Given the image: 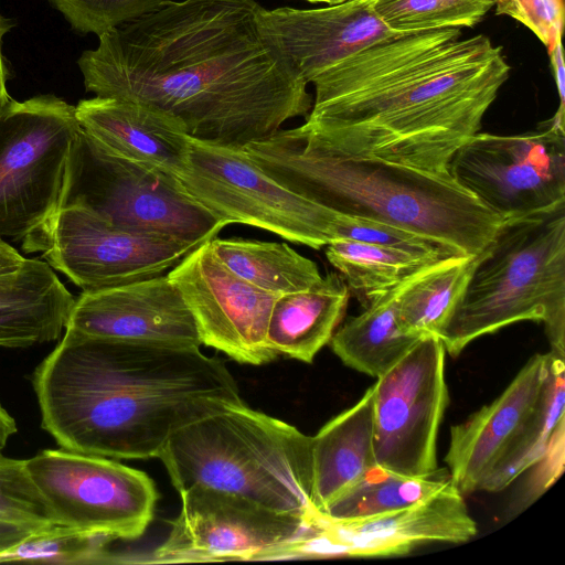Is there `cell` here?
<instances>
[{"label":"cell","mask_w":565,"mask_h":565,"mask_svg":"<svg viewBox=\"0 0 565 565\" xmlns=\"http://www.w3.org/2000/svg\"><path fill=\"white\" fill-rule=\"evenodd\" d=\"M65 331L166 347L202 344L194 319L167 274L83 291L75 299Z\"/></svg>","instance_id":"e0dca14e"},{"label":"cell","mask_w":565,"mask_h":565,"mask_svg":"<svg viewBox=\"0 0 565 565\" xmlns=\"http://www.w3.org/2000/svg\"><path fill=\"white\" fill-rule=\"evenodd\" d=\"M349 297L335 271L306 290L278 296L268 321V345L277 354L311 363L342 321Z\"/></svg>","instance_id":"603a6c76"},{"label":"cell","mask_w":565,"mask_h":565,"mask_svg":"<svg viewBox=\"0 0 565 565\" xmlns=\"http://www.w3.org/2000/svg\"><path fill=\"white\" fill-rule=\"evenodd\" d=\"M18 431L15 419L0 403V452L6 447L10 437Z\"/></svg>","instance_id":"f35d334b"},{"label":"cell","mask_w":565,"mask_h":565,"mask_svg":"<svg viewBox=\"0 0 565 565\" xmlns=\"http://www.w3.org/2000/svg\"><path fill=\"white\" fill-rule=\"evenodd\" d=\"M451 177L491 212L523 217L565 203L564 114L518 135L477 132L451 157Z\"/></svg>","instance_id":"7c38bea8"},{"label":"cell","mask_w":565,"mask_h":565,"mask_svg":"<svg viewBox=\"0 0 565 565\" xmlns=\"http://www.w3.org/2000/svg\"><path fill=\"white\" fill-rule=\"evenodd\" d=\"M200 245L129 231L87 205L73 203L58 207L22 242V249L41 253L54 270L87 291L164 275Z\"/></svg>","instance_id":"30bf717a"},{"label":"cell","mask_w":565,"mask_h":565,"mask_svg":"<svg viewBox=\"0 0 565 565\" xmlns=\"http://www.w3.org/2000/svg\"><path fill=\"white\" fill-rule=\"evenodd\" d=\"M75 106L52 94L0 110V238L24 242L60 207L66 162L81 131Z\"/></svg>","instance_id":"ba28073f"},{"label":"cell","mask_w":565,"mask_h":565,"mask_svg":"<svg viewBox=\"0 0 565 565\" xmlns=\"http://www.w3.org/2000/svg\"><path fill=\"white\" fill-rule=\"evenodd\" d=\"M243 149L275 181L309 201L437 241L463 255L480 254L507 221L449 171L337 152L311 141L299 126L280 128Z\"/></svg>","instance_id":"277c9868"},{"label":"cell","mask_w":565,"mask_h":565,"mask_svg":"<svg viewBox=\"0 0 565 565\" xmlns=\"http://www.w3.org/2000/svg\"><path fill=\"white\" fill-rule=\"evenodd\" d=\"M34 532L38 531L0 520V552L10 548Z\"/></svg>","instance_id":"8d00e7d4"},{"label":"cell","mask_w":565,"mask_h":565,"mask_svg":"<svg viewBox=\"0 0 565 565\" xmlns=\"http://www.w3.org/2000/svg\"><path fill=\"white\" fill-rule=\"evenodd\" d=\"M402 284L372 298L335 330L329 343L347 366L377 379L425 338L399 326L396 297Z\"/></svg>","instance_id":"cb8c5ba5"},{"label":"cell","mask_w":565,"mask_h":565,"mask_svg":"<svg viewBox=\"0 0 565 565\" xmlns=\"http://www.w3.org/2000/svg\"><path fill=\"white\" fill-rule=\"evenodd\" d=\"M41 426L64 449L158 457L184 426L243 404L221 360L179 348L65 331L32 373Z\"/></svg>","instance_id":"3957f363"},{"label":"cell","mask_w":565,"mask_h":565,"mask_svg":"<svg viewBox=\"0 0 565 565\" xmlns=\"http://www.w3.org/2000/svg\"><path fill=\"white\" fill-rule=\"evenodd\" d=\"M553 68L555 83L559 97L558 111L564 113L565 105V67L563 58L562 42H557L551 50L547 51Z\"/></svg>","instance_id":"d590c367"},{"label":"cell","mask_w":565,"mask_h":565,"mask_svg":"<svg viewBox=\"0 0 565 565\" xmlns=\"http://www.w3.org/2000/svg\"><path fill=\"white\" fill-rule=\"evenodd\" d=\"M24 259L14 247L0 238V274L15 269Z\"/></svg>","instance_id":"74e56055"},{"label":"cell","mask_w":565,"mask_h":565,"mask_svg":"<svg viewBox=\"0 0 565 565\" xmlns=\"http://www.w3.org/2000/svg\"><path fill=\"white\" fill-rule=\"evenodd\" d=\"M326 256L349 290L366 303L433 264L451 257L350 239L328 244Z\"/></svg>","instance_id":"4316f807"},{"label":"cell","mask_w":565,"mask_h":565,"mask_svg":"<svg viewBox=\"0 0 565 565\" xmlns=\"http://www.w3.org/2000/svg\"><path fill=\"white\" fill-rule=\"evenodd\" d=\"M74 302L45 260L25 258L0 274V347L26 348L58 339Z\"/></svg>","instance_id":"44dd1931"},{"label":"cell","mask_w":565,"mask_h":565,"mask_svg":"<svg viewBox=\"0 0 565 565\" xmlns=\"http://www.w3.org/2000/svg\"><path fill=\"white\" fill-rule=\"evenodd\" d=\"M25 466L57 525L134 541L153 519L158 491L141 470L64 448L41 450Z\"/></svg>","instance_id":"8fae6325"},{"label":"cell","mask_w":565,"mask_h":565,"mask_svg":"<svg viewBox=\"0 0 565 565\" xmlns=\"http://www.w3.org/2000/svg\"><path fill=\"white\" fill-rule=\"evenodd\" d=\"M554 358L551 351L533 355L495 399L450 428L445 462L462 494L482 490L520 435L546 387Z\"/></svg>","instance_id":"ac0fdd59"},{"label":"cell","mask_w":565,"mask_h":565,"mask_svg":"<svg viewBox=\"0 0 565 565\" xmlns=\"http://www.w3.org/2000/svg\"><path fill=\"white\" fill-rule=\"evenodd\" d=\"M445 347L425 337L373 384L377 466L411 477L439 471L437 435L449 403Z\"/></svg>","instance_id":"4fadbf2b"},{"label":"cell","mask_w":565,"mask_h":565,"mask_svg":"<svg viewBox=\"0 0 565 565\" xmlns=\"http://www.w3.org/2000/svg\"><path fill=\"white\" fill-rule=\"evenodd\" d=\"M495 13L509 15L530 29L551 50L561 41L563 0H495Z\"/></svg>","instance_id":"836d02e7"},{"label":"cell","mask_w":565,"mask_h":565,"mask_svg":"<svg viewBox=\"0 0 565 565\" xmlns=\"http://www.w3.org/2000/svg\"><path fill=\"white\" fill-rule=\"evenodd\" d=\"M449 482V473L444 470L429 477H411L375 465L321 514L334 520L372 518L424 501Z\"/></svg>","instance_id":"83f0119b"},{"label":"cell","mask_w":565,"mask_h":565,"mask_svg":"<svg viewBox=\"0 0 565 565\" xmlns=\"http://www.w3.org/2000/svg\"><path fill=\"white\" fill-rule=\"evenodd\" d=\"M182 504L166 540L145 563L269 561L299 537L310 520L205 486L180 493Z\"/></svg>","instance_id":"5bb4252c"},{"label":"cell","mask_w":565,"mask_h":565,"mask_svg":"<svg viewBox=\"0 0 565 565\" xmlns=\"http://www.w3.org/2000/svg\"><path fill=\"white\" fill-rule=\"evenodd\" d=\"M181 189L218 220L269 231L320 249L345 237L351 216L286 189L243 148L190 137L185 163L175 177Z\"/></svg>","instance_id":"52a82bcc"},{"label":"cell","mask_w":565,"mask_h":565,"mask_svg":"<svg viewBox=\"0 0 565 565\" xmlns=\"http://www.w3.org/2000/svg\"><path fill=\"white\" fill-rule=\"evenodd\" d=\"M564 435L565 419L557 425L543 457L534 463L537 468L534 469L526 484L523 497L519 502L520 505L523 504L526 508L543 494L562 475L564 470Z\"/></svg>","instance_id":"e575fe53"},{"label":"cell","mask_w":565,"mask_h":565,"mask_svg":"<svg viewBox=\"0 0 565 565\" xmlns=\"http://www.w3.org/2000/svg\"><path fill=\"white\" fill-rule=\"evenodd\" d=\"M114 540L63 525L34 532L0 552V563L40 562L65 565L103 564Z\"/></svg>","instance_id":"4dcf8cb0"},{"label":"cell","mask_w":565,"mask_h":565,"mask_svg":"<svg viewBox=\"0 0 565 565\" xmlns=\"http://www.w3.org/2000/svg\"><path fill=\"white\" fill-rule=\"evenodd\" d=\"M75 114L82 130L110 159L174 178L185 163L190 135L158 107L95 96L79 100Z\"/></svg>","instance_id":"ffe728a7"},{"label":"cell","mask_w":565,"mask_h":565,"mask_svg":"<svg viewBox=\"0 0 565 565\" xmlns=\"http://www.w3.org/2000/svg\"><path fill=\"white\" fill-rule=\"evenodd\" d=\"M303 1H307V2H310V3H327V4L331 6V4H337V3L345 2V1H349V0H303Z\"/></svg>","instance_id":"ab89813d"},{"label":"cell","mask_w":565,"mask_h":565,"mask_svg":"<svg viewBox=\"0 0 565 565\" xmlns=\"http://www.w3.org/2000/svg\"><path fill=\"white\" fill-rule=\"evenodd\" d=\"M478 255L444 258L405 280L396 297L402 329L439 338L465 291Z\"/></svg>","instance_id":"d4e9b609"},{"label":"cell","mask_w":565,"mask_h":565,"mask_svg":"<svg viewBox=\"0 0 565 565\" xmlns=\"http://www.w3.org/2000/svg\"><path fill=\"white\" fill-rule=\"evenodd\" d=\"M158 458L179 493L205 486L309 520L316 512L312 437L244 403L184 426Z\"/></svg>","instance_id":"5b68a950"},{"label":"cell","mask_w":565,"mask_h":565,"mask_svg":"<svg viewBox=\"0 0 565 565\" xmlns=\"http://www.w3.org/2000/svg\"><path fill=\"white\" fill-rule=\"evenodd\" d=\"M525 320L542 322L550 351L565 359V203L503 223L439 339L457 356L473 340Z\"/></svg>","instance_id":"8992f818"},{"label":"cell","mask_w":565,"mask_h":565,"mask_svg":"<svg viewBox=\"0 0 565 565\" xmlns=\"http://www.w3.org/2000/svg\"><path fill=\"white\" fill-rule=\"evenodd\" d=\"M373 1L349 0L319 9L263 7L259 22L309 84L348 56L398 33L381 20Z\"/></svg>","instance_id":"d6986e66"},{"label":"cell","mask_w":565,"mask_h":565,"mask_svg":"<svg viewBox=\"0 0 565 565\" xmlns=\"http://www.w3.org/2000/svg\"><path fill=\"white\" fill-rule=\"evenodd\" d=\"M495 0H374L373 8L394 32H417L477 24Z\"/></svg>","instance_id":"f546056e"},{"label":"cell","mask_w":565,"mask_h":565,"mask_svg":"<svg viewBox=\"0 0 565 565\" xmlns=\"http://www.w3.org/2000/svg\"><path fill=\"white\" fill-rule=\"evenodd\" d=\"M78 33L97 36L138 19L166 0H49Z\"/></svg>","instance_id":"d6a6232c"},{"label":"cell","mask_w":565,"mask_h":565,"mask_svg":"<svg viewBox=\"0 0 565 565\" xmlns=\"http://www.w3.org/2000/svg\"><path fill=\"white\" fill-rule=\"evenodd\" d=\"M0 520L33 531L55 525V521L31 479L25 459H14L0 452Z\"/></svg>","instance_id":"1f68e13d"},{"label":"cell","mask_w":565,"mask_h":565,"mask_svg":"<svg viewBox=\"0 0 565 565\" xmlns=\"http://www.w3.org/2000/svg\"><path fill=\"white\" fill-rule=\"evenodd\" d=\"M477 533L462 493L450 481L424 501L372 518L334 520L316 511L285 557L401 556L423 544L466 543Z\"/></svg>","instance_id":"9a60e30c"},{"label":"cell","mask_w":565,"mask_h":565,"mask_svg":"<svg viewBox=\"0 0 565 565\" xmlns=\"http://www.w3.org/2000/svg\"><path fill=\"white\" fill-rule=\"evenodd\" d=\"M73 203L119 227L195 244L228 225L190 198L174 177L108 158L82 129L66 162L60 207Z\"/></svg>","instance_id":"9c48e42d"},{"label":"cell","mask_w":565,"mask_h":565,"mask_svg":"<svg viewBox=\"0 0 565 565\" xmlns=\"http://www.w3.org/2000/svg\"><path fill=\"white\" fill-rule=\"evenodd\" d=\"M209 244L233 274L278 296L306 290L322 278L313 260L286 243L214 237Z\"/></svg>","instance_id":"484cf974"},{"label":"cell","mask_w":565,"mask_h":565,"mask_svg":"<svg viewBox=\"0 0 565 565\" xmlns=\"http://www.w3.org/2000/svg\"><path fill=\"white\" fill-rule=\"evenodd\" d=\"M502 47L457 28L396 33L313 78L299 126L327 149L448 171L510 75Z\"/></svg>","instance_id":"7a4b0ae2"},{"label":"cell","mask_w":565,"mask_h":565,"mask_svg":"<svg viewBox=\"0 0 565 565\" xmlns=\"http://www.w3.org/2000/svg\"><path fill=\"white\" fill-rule=\"evenodd\" d=\"M565 359L554 358L546 387L520 435L505 451L481 491L498 492L545 454L557 425L565 419Z\"/></svg>","instance_id":"f1b7e54d"},{"label":"cell","mask_w":565,"mask_h":565,"mask_svg":"<svg viewBox=\"0 0 565 565\" xmlns=\"http://www.w3.org/2000/svg\"><path fill=\"white\" fill-rule=\"evenodd\" d=\"M181 292L201 343L238 363L260 365L278 355L267 343V327L278 295L233 274L209 241L167 273Z\"/></svg>","instance_id":"2e32d148"},{"label":"cell","mask_w":565,"mask_h":565,"mask_svg":"<svg viewBox=\"0 0 565 565\" xmlns=\"http://www.w3.org/2000/svg\"><path fill=\"white\" fill-rule=\"evenodd\" d=\"M376 465L373 450V385L312 437V505L317 512Z\"/></svg>","instance_id":"7402d4cb"},{"label":"cell","mask_w":565,"mask_h":565,"mask_svg":"<svg viewBox=\"0 0 565 565\" xmlns=\"http://www.w3.org/2000/svg\"><path fill=\"white\" fill-rule=\"evenodd\" d=\"M256 0H166L77 61L87 92L142 102L190 137L243 148L307 117L308 83L266 35Z\"/></svg>","instance_id":"6da1fadb"}]
</instances>
